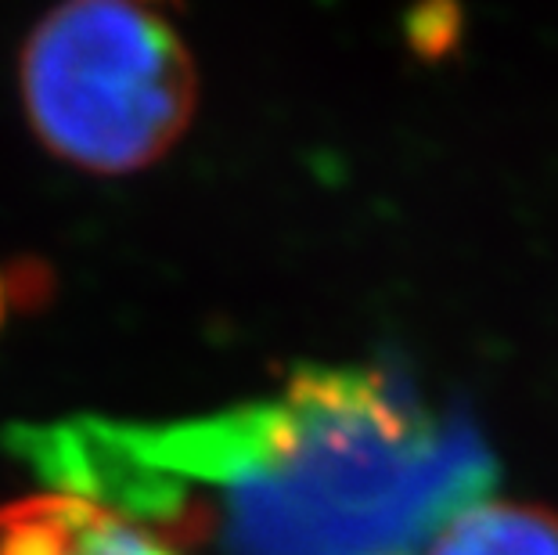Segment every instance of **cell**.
Segmentation results:
<instances>
[{
	"instance_id": "7a4b0ae2",
	"label": "cell",
	"mask_w": 558,
	"mask_h": 555,
	"mask_svg": "<svg viewBox=\"0 0 558 555\" xmlns=\"http://www.w3.org/2000/svg\"><path fill=\"white\" fill-rule=\"evenodd\" d=\"M195 62L141 0H62L22 47V105L47 152L101 177L137 173L195 116Z\"/></svg>"
},
{
	"instance_id": "5b68a950",
	"label": "cell",
	"mask_w": 558,
	"mask_h": 555,
	"mask_svg": "<svg viewBox=\"0 0 558 555\" xmlns=\"http://www.w3.org/2000/svg\"><path fill=\"white\" fill-rule=\"evenodd\" d=\"M0 303H4V289H0Z\"/></svg>"
},
{
	"instance_id": "3957f363",
	"label": "cell",
	"mask_w": 558,
	"mask_h": 555,
	"mask_svg": "<svg viewBox=\"0 0 558 555\" xmlns=\"http://www.w3.org/2000/svg\"><path fill=\"white\" fill-rule=\"evenodd\" d=\"M0 555H181L162 534L87 494L54 491L0 505Z\"/></svg>"
},
{
	"instance_id": "277c9868",
	"label": "cell",
	"mask_w": 558,
	"mask_h": 555,
	"mask_svg": "<svg viewBox=\"0 0 558 555\" xmlns=\"http://www.w3.org/2000/svg\"><path fill=\"white\" fill-rule=\"evenodd\" d=\"M418 555H558V516L486 494L439 523Z\"/></svg>"
},
{
	"instance_id": "6da1fadb",
	"label": "cell",
	"mask_w": 558,
	"mask_h": 555,
	"mask_svg": "<svg viewBox=\"0 0 558 555\" xmlns=\"http://www.w3.org/2000/svg\"><path fill=\"white\" fill-rule=\"evenodd\" d=\"M11 441L47 487L223 555H418L494 483L469 422L347 364H303L278 394L213 415H76Z\"/></svg>"
}]
</instances>
